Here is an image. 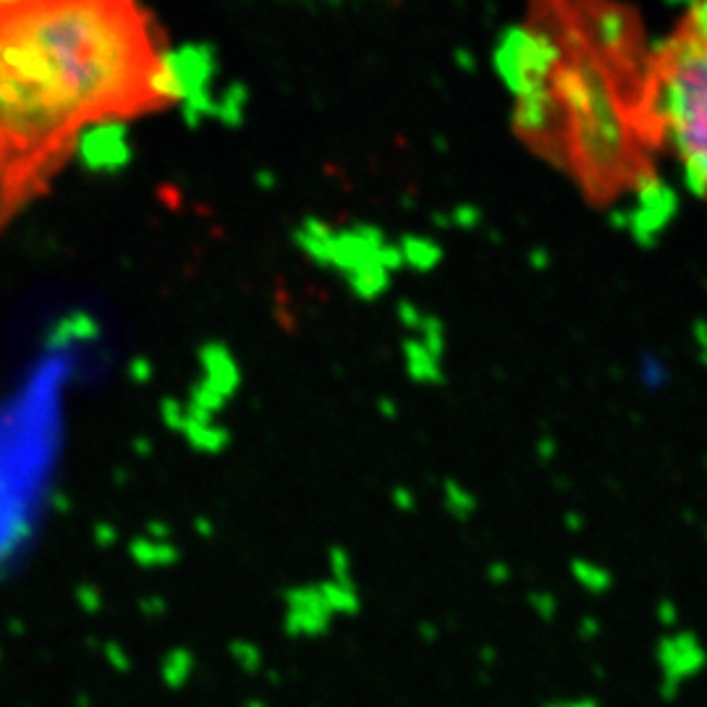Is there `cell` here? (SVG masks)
<instances>
[{"label": "cell", "instance_id": "cell-1", "mask_svg": "<svg viewBox=\"0 0 707 707\" xmlns=\"http://www.w3.org/2000/svg\"><path fill=\"white\" fill-rule=\"evenodd\" d=\"M517 137L597 210L658 184L655 40L623 0H526L498 53Z\"/></svg>", "mask_w": 707, "mask_h": 707}, {"label": "cell", "instance_id": "cell-2", "mask_svg": "<svg viewBox=\"0 0 707 707\" xmlns=\"http://www.w3.org/2000/svg\"><path fill=\"white\" fill-rule=\"evenodd\" d=\"M184 85L139 0L0 5V231L85 128L165 106Z\"/></svg>", "mask_w": 707, "mask_h": 707}, {"label": "cell", "instance_id": "cell-3", "mask_svg": "<svg viewBox=\"0 0 707 707\" xmlns=\"http://www.w3.org/2000/svg\"><path fill=\"white\" fill-rule=\"evenodd\" d=\"M655 113L663 160L707 202V0L655 40Z\"/></svg>", "mask_w": 707, "mask_h": 707}, {"label": "cell", "instance_id": "cell-4", "mask_svg": "<svg viewBox=\"0 0 707 707\" xmlns=\"http://www.w3.org/2000/svg\"><path fill=\"white\" fill-rule=\"evenodd\" d=\"M11 3H16V0H0V5H11Z\"/></svg>", "mask_w": 707, "mask_h": 707}]
</instances>
